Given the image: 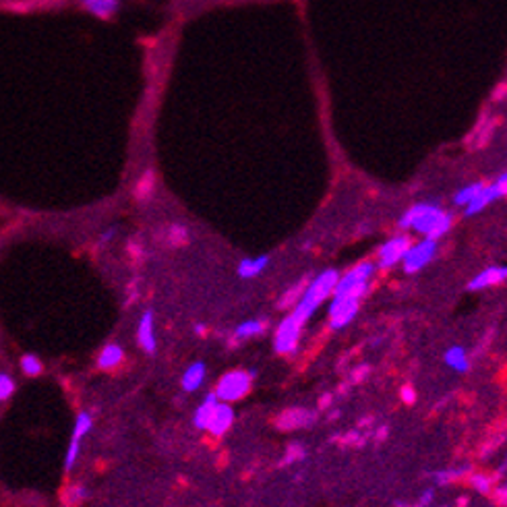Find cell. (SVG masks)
I'll list each match as a JSON object with an SVG mask.
<instances>
[{
    "instance_id": "cell-7",
    "label": "cell",
    "mask_w": 507,
    "mask_h": 507,
    "mask_svg": "<svg viewBox=\"0 0 507 507\" xmlns=\"http://www.w3.org/2000/svg\"><path fill=\"white\" fill-rule=\"evenodd\" d=\"M410 245H412V243H410V238H408L406 234L392 236L390 240H385V243L379 247V251H377V265H379L381 269H390V267L402 263V259H404V255H406Z\"/></svg>"
},
{
    "instance_id": "cell-31",
    "label": "cell",
    "mask_w": 507,
    "mask_h": 507,
    "mask_svg": "<svg viewBox=\"0 0 507 507\" xmlns=\"http://www.w3.org/2000/svg\"><path fill=\"white\" fill-rule=\"evenodd\" d=\"M495 184L499 186V191H501L503 195H507V172L499 174V177H497V181H495Z\"/></svg>"
},
{
    "instance_id": "cell-15",
    "label": "cell",
    "mask_w": 507,
    "mask_h": 507,
    "mask_svg": "<svg viewBox=\"0 0 507 507\" xmlns=\"http://www.w3.org/2000/svg\"><path fill=\"white\" fill-rule=\"evenodd\" d=\"M269 265V257L267 255H259V257H247L238 263L236 267V274L243 278V280H253L257 276H261Z\"/></svg>"
},
{
    "instance_id": "cell-4",
    "label": "cell",
    "mask_w": 507,
    "mask_h": 507,
    "mask_svg": "<svg viewBox=\"0 0 507 507\" xmlns=\"http://www.w3.org/2000/svg\"><path fill=\"white\" fill-rule=\"evenodd\" d=\"M251 385H253V375L238 368V371H230L224 377H219L214 394L219 402L232 404V402L245 398L251 392Z\"/></svg>"
},
{
    "instance_id": "cell-27",
    "label": "cell",
    "mask_w": 507,
    "mask_h": 507,
    "mask_svg": "<svg viewBox=\"0 0 507 507\" xmlns=\"http://www.w3.org/2000/svg\"><path fill=\"white\" fill-rule=\"evenodd\" d=\"M83 497H85V489H83L81 484H75V487H71V489L67 491L65 501H67V503H77V501H81Z\"/></svg>"
},
{
    "instance_id": "cell-14",
    "label": "cell",
    "mask_w": 507,
    "mask_h": 507,
    "mask_svg": "<svg viewBox=\"0 0 507 507\" xmlns=\"http://www.w3.org/2000/svg\"><path fill=\"white\" fill-rule=\"evenodd\" d=\"M205 375H207L205 362L197 361V362H193V364H188V366H186V371L182 373V379H181L182 390H184V392H188V394L197 392V390L203 385V381H205Z\"/></svg>"
},
{
    "instance_id": "cell-3",
    "label": "cell",
    "mask_w": 507,
    "mask_h": 507,
    "mask_svg": "<svg viewBox=\"0 0 507 507\" xmlns=\"http://www.w3.org/2000/svg\"><path fill=\"white\" fill-rule=\"evenodd\" d=\"M377 265L371 261H361L359 265H354L352 269H348L344 276H340L333 294L331 296H350V298H359L362 300L364 294L368 292V284L375 276Z\"/></svg>"
},
{
    "instance_id": "cell-2",
    "label": "cell",
    "mask_w": 507,
    "mask_h": 507,
    "mask_svg": "<svg viewBox=\"0 0 507 507\" xmlns=\"http://www.w3.org/2000/svg\"><path fill=\"white\" fill-rule=\"evenodd\" d=\"M338 280H340V274H338L335 269H326V271H321L319 276H315V278L307 284L302 296H300L298 302L294 304L292 313L286 315V319H288L290 323H294V326L302 329L304 323L315 315V311L326 302L327 298H331Z\"/></svg>"
},
{
    "instance_id": "cell-20",
    "label": "cell",
    "mask_w": 507,
    "mask_h": 507,
    "mask_svg": "<svg viewBox=\"0 0 507 507\" xmlns=\"http://www.w3.org/2000/svg\"><path fill=\"white\" fill-rule=\"evenodd\" d=\"M263 331H265V321H261V319H247L240 326H236L232 338H234V342H245V340L261 335Z\"/></svg>"
},
{
    "instance_id": "cell-18",
    "label": "cell",
    "mask_w": 507,
    "mask_h": 507,
    "mask_svg": "<svg viewBox=\"0 0 507 507\" xmlns=\"http://www.w3.org/2000/svg\"><path fill=\"white\" fill-rule=\"evenodd\" d=\"M443 361H445V364H447L451 371H456V373H466V371L470 368L468 352H466V348H462V346H451V348H447L445 354H443Z\"/></svg>"
},
{
    "instance_id": "cell-8",
    "label": "cell",
    "mask_w": 507,
    "mask_h": 507,
    "mask_svg": "<svg viewBox=\"0 0 507 507\" xmlns=\"http://www.w3.org/2000/svg\"><path fill=\"white\" fill-rule=\"evenodd\" d=\"M91 431V414L87 412H81L75 421V429L71 435V443H69V449H67V456H65V470L71 472L77 458H79V449H81V441L83 437Z\"/></svg>"
},
{
    "instance_id": "cell-17",
    "label": "cell",
    "mask_w": 507,
    "mask_h": 507,
    "mask_svg": "<svg viewBox=\"0 0 507 507\" xmlns=\"http://www.w3.org/2000/svg\"><path fill=\"white\" fill-rule=\"evenodd\" d=\"M217 402H219V399L216 398V394H207V396L203 398V402L197 406V410H195V414H193V423H195L197 429L207 431V425H210V418H212V414H214V410H216Z\"/></svg>"
},
{
    "instance_id": "cell-13",
    "label": "cell",
    "mask_w": 507,
    "mask_h": 507,
    "mask_svg": "<svg viewBox=\"0 0 507 507\" xmlns=\"http://www.w3.org/2000/svg\"><path fill=\"white\" fill-rule=\"evenodd\" d=\"M313 423H315V412L304 410V408H290L278 418V425L282 429H302Z\"/></svg>"
},
{
    "instance_id": "cell-6",
    "label": "cell",
    "mask_w": 507,
    "mask_h": 507,
    "mask_svg": "<svg viewBox=\"0 0 507 507\" xmlns=\"http://www.w3.org/2000/svg\"><path fill=\"white\" fill-rule=\"evenodd\" d=\"M361 309V300L359 298H350V296H331L329 302V327L331 329H344L346 326L352 323V319L357 317Z\"/></svg>"
},
{
    "instance_id": "cell-26",
    "label": "cell",
    "mask_w": 507,
    "mask_h": 507,
    "mask_svg": "<svg viewBox=\"0 0 507 507\" xmlns=\"http://www.w3.org/2000/svg\"><path fill=\"white\" fill-rule=\"evenodd\" d=\"M304 456H307V449H304L302 445L294 443V445H290L288 447L286 460H288V462H300V460H304Z\"/></svg>"
},
{
    "instance_id": "cell-21",
    "label": "cell",
    "mask_w": 507,
    "mask_h": 507,
    "mask_svg": "<svg viewBox=\"0 0 507 507\" xmlns=\"http://www.w3.org/2000/svg\"><path fill=\"white\" fill-rule=\"evenodd\" d=\"M482 186H484V182H470V184H464L456 195H454V203L456 205H462V207H466L468 203H470L472 199L482 191Z\"/></svg>"
},
{
    "instance_id": "cell-11",
    "label": "cell",
    "mask_w": 507,
    "mask_h": 507,
    "mask_svg": "<svg viewBox=\"0 0 507 507\" xmlns=\"http://www.w3.org/2000/svg\"><path fill=\"white\" fill-rule=\"evenodd\" d=\"M501 197H503V193L499 191V186H497L495 182L484 184L482 191L464 207V212H466V216H476V214H480L482 210H487L489 205H493V203H495L497 199H501Z\"/></svg>"
},
{
    "instance_id": "cell-29",
    "label": "cell",
    "mask_w": 507,
    "mask_h": 507,
    "mask_svg": "<svg viewBox=\"0 0 507 507\" xmlns=\"http://www.w3.org/2000/svg\"><path fill=\"white\" fill-rule=\"evenodd\" d=\"M116 230H118V228H116V226H112V228H108L106 232H102V236H100V240H98V243H100V245H108L110 240L114 238Z\"/></svg>"
},
{
    "instance_id": "cell-19",
    "label": "cell",
    "mask_w": 507,
    "mask_h": 507,
    "mask_svg": "<svg viewBox=\"0 0 507 507\" xmlns=\"http://www.w3.org/2000/svg\"><path fill=\"white\" fill-rule=\"evenodd\" d=\"M122 361H124V350H122V346L112 342V344H106V346L102 348V352H100V357H98V366H100L102 371H110V368H116Z\"/></svg>"
},
{
    "instance_id": "cell-30",
    "label": "cell",
    "mask_w": 507,
    "mask_h": 507,
    "mask_svg": "<svg viewBox=\"0 0 507 507\" xmlns=\"http://www.w3.org/2000/svg\"><path fill=\"white\" fill-rule=\"evenodd\" d=\"M402 399H404V402H408V404H414V399H416V394H414V390H412L410 385L402 387Z\"/></svg>"
},
{
    "instance_id": "cell-12",
    "label": "cell",
    "mask_w": 507,
    "mask_h": 507,
    "mask_svg": "<svg viewBox=\"0 0 507 507\" xmlns=\"http://www.w3.org/2000/svg\"><path fill=\"white\" fill-rule=\"evenodd\" d=\"M137 342L147 354H153L158 348L155 342V323H153V311H145L137 326Z\"/></svg>"
},
{
    "instance_id": "cell-25",
    "label": "cell",
    "mask_w": 507,
    "mask_h": 507,
    "mask_svg": "<svg viewBox=\"0 0 507 507\" xmlns=\"http://www.w3.org/2000/svg\"><path fill=\"white\" fill-rule=\"evenodd\" d=\"M15 394V381L11 379V375L0 373V402L8 399Z\"/></svg>"
},
{
    "instance_id": "cell-16",
    "label": "cell",
    "mask_w": 507,
    "mask_h": 507,
    "mask_svg": "<svg viewBox=\"0 0 507 507\" xmlns=\"http://www.w3.org/2000/svg\"><path fill=\"white\" fill-rule=\"evenodd\" d=\"M79 2L87 13H91L98 19H112L120 8V0H79Z\"/></svg>"
},
{
    "instance_id": "cell-23",
    "label": "cell",
    "mask_w": 507,
    "mask_h": 507,
    "mask_svg": "<svg viewBox=\"0 0 507 507\" xmlns=\"http://www.w3.org/2000/svg\"><path fill=\"white\" fill-rule=\"evenodd\" d=\"M470 487L480 495H489L493 489V478L489 474L476 472V474H470Z\"/></svg>"
},
{
    "instance_id": "cell-24",
    "label": "cell",
    "mask_w": 507,
    "mask_h": 507,
    "mask_svg": "<svg viewBox=\"0 0 507 507\" xmlns=\"http://www.w3.org/2000/svg\"><path fill=\"white\" fill-rule=\"evenodd\" d=\"M41 361L37 359L36 354H23L21 357V371L27 375V377H37L41 373Z\"/></svg>"
},
{
    "instance_id": "cell-1",
    "label": "cell",
    "mask_w": 507,
    "mask_h": 507,
    "mask_svg": "<svg viewBox=\"0 0 507 507\" xmlns=\"http://www.w3.org/2000/svg\"><path fill=\"white\" fill-rule=\"evenodd\" d=\"M454 216L447 214L445 210H441L439 205L423 201V203H414L412 207L406 210V214L399 219V228L406 232H414V234H423L427 238H441L443 234H447L451 230Z\"/></svg>"
},
{
    "instance_id": "cell-9",
    "label": "cell",
    "mask_w": 507,
    "mask_h": 507,
    "mask_svg": "<svg viewBox=\"0 0 507 507\" xmlns=\"http://www.w3.org/2000/svg\"><path fill=\"white\" fill-rule=\"evenodd\" d=\"M232 423H234V410H232V406L226 404V402H217L216 410H214V414H212V418H210L207 431L214 435V437H222V435H226L230 431Z\"/></svg>"
},
{
    "instance_id": "cell-32",
    "label": "cell",
    "mask_w": 507,
    "mask_h": 507,
    "mask_svg": "<svg viewBox=\"0 0 507 507\" xmlns=\"http://www.w3.org/2000/svg\"><path fill=\"white\" fill-rule=\"evenodd\" d=\"M497 501H499V503H507V482L503 487L497 489Z\"/></svg>"
},
{
    "instance_id": "cell-22",
    "label": "cell",
    "mask_w": 507,
    "mask_h": 507,
    "mask_svg": "<svg viewBox=\"0 0 507 507\" xmlns=\"http://www.w3.org/2000/svg\"><path fill=\"white\" fill-rule=\"evenodd\" d=\"M470 468L468 466H462V468H449V470H441L435 474V482L437 484H449L454 480H460L462 476H468Z\"/></svg>"
},
{
    "instance_id": "cell-5",
    "label": "cell",
    "mask_w": 507,
    "mask_h": 507,
    "mask_svg": "<svg viewBox=\"0 0 507 507\" xmlns=\"http://www.w3.org/2000/svg\"><path fill=\"white\" fill-rule=\"evenodd\" d=\"M437 255V240L433 238H423L414 245L408 247V251L402 259V269L406 274H416L421 269H425Z\"/></svg>"
},
{
    "instance_id": "cell-28",
    "label": "cell",
    "mask_w": 507,
    "mask_h": 507,
    "mask_svg": "<svg viewBox=\"0 0 507 507\" xmlns=\"http://www.w3.org/2000/svg\"><path fill=\"white\" fill-rule=\"evenodd\" d=\"M433 491H425L423 495H421V499H418V503L414 507H429L431 503H433Z\"/></svg>"
},
{
    "instance_id": "cell-10",
    "label": "cell",
    "mask_w": 507,
    "mask_h": 507,
    "mask_svg": "<svg viewBox=\"0 0 507 507\" xmlns=\"http://www.w3.org/2000/svg\"><path fill=\"white\" fill-rule=\"evenodd\" d=\"M507 280V265H491L487 269H482L480 274H476L470 280L468 288L470 290H484L491 286H497Z\"/></svg>"
}]
</instances>
